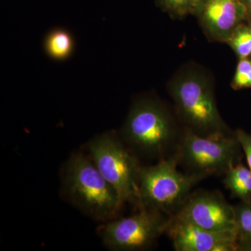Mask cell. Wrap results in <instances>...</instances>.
Instances as JSON below:
<instances>
[{
	"instance_id": "19",
	"label": "cell",
	"mask_w": 251,
	"mask_h": 251,
	"mask_svg": "<svg viewBox=\"0 0 251 251\" xmlns=\"http://www.w3.org/2000/svg\"><path fill=\"white\" fill-rule=\"evenodd\" d=\"M246 6L249 14V21H251V0H240Z\"/></svg>"
},
{
	"instance_id": "9",
	"label": "cell",
	"mask_w": 251,
	"mask_h": 251,
	"mask_svg": "<svg viewBox=\"0 0 251 251\" xmlns=\"http://www.w3.org/2000/svg\"><path fill=\"white\" fill-rule=\"evenodd\" d=\"M193 15L209 41L225 44L239 25L249 21L240 0H198Z\"/></svg>"
},
{
	"instance_id": "15",
	"label": "cell",
	"mask_w": 251,
	"mask_h": 251,
	"mask_svg": "<svg viewBox=\"0 0 251 251\" xmlns=\"http://www.w3.org/2000/svg\"><path fill=\"white\" fill-rule=\"evenodd\" d=\"M234 210L238 238L251 235V201H242Z\"/></svg>"
},
{
	"instance_id": "16",
	"label": "cell",
	"mask_w": 251,
	"mask_h": 251,
	"mask_svg": "<svg viewBox=\"0 0 251 251\" xmlns=\"http://www.w3.org/2000/svg\"><path fill=\"white\" fill-rule=\"evenodd\" d=\"M231 87L234 90L251 87V59H239Z\"/></svg>"
},
{
	"instance_id": "12",
	"label": "cell",
	"mask_w": 251,
	"mask_h": 251,
	"mask_svg": "<svg viewBox=\"0 0 251 251\" xmlns=\"http://www.w3.org/2000/svg\"><path fill=\"white\" fill-rule=\"evenodd\" d=\"M225 187L231 196L244 202L251 201V171L240 163L229 168L225 173Z\"/></svg>"
},
{
	"instance_id": "8",
	"label": "cell",
	"mask_w": 251,
	"mask_h": 251,
	"mask_svg": "<svg viewBox=\"0 0 251 251\" xmlns=\"http://www.w3.org/2000/svg\"><path fill=\"white\" fill-rule=\"evenodd\" d=\"M175 216L208 230L237 232L234 206L219 191L191 193Z\"/></svg>"
},
{
	"instance_id": "7",
	"label": "cell",
	"mask_w": 251,
	"mask_h": 251,
	"mask_svg": "<svg viewBox=\"0 0 251 251\" xmlns=\"http://www.w3.org/2000/svg\"><path fill=\"white\" fill-rule=\"evenodd\" d=\"M138 209L134 215L112 219L99 227V235L107 249L113 251L145 250L166 233L171 216L147 208Z\"/></svg>"
},
{
	"instance_id": "4",
	"label": "cell",
	"mask_w": 251,
	"mask_h": 251,
	"mask_svg": "<svg viewBox=\"0 0 251 251\" xmlns=\"http://www.w3.org/2000/svg\"><path fill=\"white\" fill-rule=\"evenodd\" d=\"M174 155L154 166L142 167L138 209L147 208L175 216L202 178L178 169Z\"/></svg>"
},
{
	"instance_id": "18",
	"label": "cell",
	"mask_w": 251,
	"mask_h": 251,
	"mask_svg": "<svg viewBox=\"0 0 251 251\" xmlns=\"http://www.w3.org/2000/svg\"><path fill=\"white\" fill-rule=\"evenodd\" d=\"M237 251H251V235L238 238Z\"/></svg>"
},
{
	"instance_id": "5",
	"label": "cell",
	"mask_w": 251,
	"mask_h": 251,
	"mask_svg": "<svg viewBox=\"0 0 251 251\" xmlns=\"http://www.w3.org/2000/svg\"><path fill=\"white\" fill-rule=\"evenodd\" d=\"M90 157L103 177L115 188L122 205L140 202L139 176L142 166L114 131L94 137L87 145Z\"/></svg>"
},
{
	"instance_id": "14",
	"label": "cell",
	"mask_w": 251,
	"mask_h": 251,
	"mask_svg": "<svg viewBox=\"0 0 251 251\" xmlns=\"http://www.w3.org/2000/svg\"><path fill=\"white\" fill-rule=\"evenodd\" d=\"M198 0H156L157 6L173 19L193 15Z\"/></svg>"
},
{
	"instance_id": "20",
	"label": "cell",
	"mask_w": 251,
	"mask_h": 251,
	"mask_svg": "<svg viewBox=\"0 0 251 251\" xmlns=\"http://www.w3.org/2000/svg\"><path fill=\"white\" fill-rule=\"evenodd\" d=\"M250 59H251V58H250Z\"/></svg>"
},
{
	"instance_id": "2",
	"label": "cell",
	"mask_w": 251,
	"mask_h": 251,
	"mask_svg": "<svg viewBox=\"0 0 251 251\" xmlns=\"http://www.w3.org/2000/svg\"><path fill=\"white\" fill-rule=\"evenodd\" d=\"M182 132L174 109L157 97H143L132 104L120 136L132 151L159 161L175 154Z\"/></svg>"
},
{
	"instance_id": "13",
	"label": "cell",
	"mask_w": 251,
	"mask_h": 251,
	"mask_svg": "<svg viewBox=\"0 0 251 251\" xmlns=\"http://www.w3.org/2000/svg\"><path fill=\"white\" fill-rule=\"evenodd\" d=\"M226 44L232 49L238 58L251 57V21L239 25Z\"/></svg>"
},
{
	"instance_id": "11",
	"label": "cell",
	"mask_w": 251,
	"mask_h": 251,
	"mask_svg": "<svg viewBox=\"0 0 251 251\" xmlns=\"http://www.w3.org/2000/svg\"><path fill=\"white\" fill-rule=\"evenodd\" d=\"M43 47L50 59L62 62L70 58L75 52V39L65 28H54L44 37Z\"/></svg>"
},
{
	"instance_id": "3",
	"label": "cell",
	"mask_w": 251,
	"mask_h": 251,
	"mask_svg": "<svg viewBox=\"0 0 251 251\" xmlns=\"http://www.w3.org/2000/svg\"><path fill=\"white\" fill-rule=\"evenodd\" d=\"M64 197L86 216L108 222L122 208L115 188L103 177L90 156L73 153L62 171Z\"/></svg>"
},
{
	"instance_id": "1",
	"label": "cell",
	"mask_w": 251,
	"mask_h": 251,
	"mask_svg": "<svg viewBox=\"0 0 251 251\" xmlns=\"http://www.w3.org/2000/svg\"><path fill=\"white\" fill-rule=\"evenodd\" d=\"M176 117L184 129L202 136L232 135L216 102L215 80L194 62L179 68L167 84Z\"/></svg>"
},
{
	"instance_id": "17",
	"label": "cell",
	"mask_w": 251,
	"mask_h": 251,
	"mask_svg": "<svg viewBox=\"0 0 251 251\" xmlns=\"http://www.w3.org/2000/svg\"><path fill=\"white\" fill-rule=\"evenodd\" d=\"M236 138L244 150L249 169L251 171V135L243 130H237L235 132Z\"/></svg>"
},
{
	"instance_id": "6",
	"label": "cell",
	"mask_w": 251,
	"mask_h": 251,
	"mask_svg": "<svg viewBox=\"0 0 251 251\" xmlns=\"http://www.w3.org/2000/svg\"><path fill=\"white\" fill-rule=\"evenodd\" d=\"M240 148L235 133L202 136L183 128L174 156L185 173L204 179L225 175L237 164Z\"/></svg>"
},
{
	"instance_id": "10",
	"label": "cell",
	"mask_w": 251,
	"mask_h": 251,
	"mask_svg": "<svg viewBox=\"0 0 251 251\" xmlns=\"http://www.w3.org/2000/svg\"><path fill=\"white\" fill-rule=\"evenodd\" d=\"M166 233L176 251H237V232H216L172 216Z\"/></svg>"
}]
</instances>
